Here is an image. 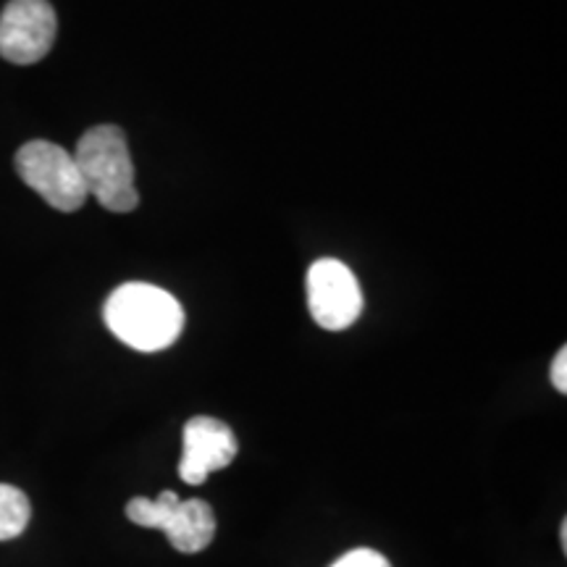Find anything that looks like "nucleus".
<instances>
[{"label": "nucleus", "mask_w": 567, "mask_h": 567, "mask_svg": "<svg viewBox=\"0 0 567 567\" xmlns=\"http://www.w3.org/2000/svg\"><path fill=\"white\" fill-rule=\"evenodd\" d=\"M87 195L95 197L105 210L130 213L140 205L134 184V163L126 145V134L118 126H92L82 134L74 153Z\"/></svg>", "instance_id": "obj_2"}, {"label": "nucleus", "mask_w": 567, "mask_h": 567, "mask_svg": "<svg viewBox=\"0 0 567 567\" xmlns=\"http://www.w3.org/2000/svg\"><path fill=\"white\" fill-rule=\"evenodd\" d=\"M111 334L137 352H161L182 337L184 308L166 289L130 281L113 289L103 308Z\"/></svg>", "instance_id": "obj_1"}, {"label": "nucleus", "mask_w": 567, "mask_h": 567, "mask_svg": "<svg viewBox=\"0 0 567 567\" xmlns=\"http://www.w3.org/2000/svg\"><path fill=\"white\" fill-rule=\"evenodd\" d=\"M176 502H179V494H174V492H163V494H158V499L134 496L130 505H126V517L142 528H158L161 530Z\"/></svg>", "instance_id": "obj_9"}, {"label": "nucleus", "mask_w": 567, "mask_h": 567, "mask_svg": "<svg viewBox=\"0 0 567 567\" xmlns=\"http://www.w3.org/2000/svg\"><path fill=\"white\" fill-rule=\"evenodd\" d=\"M237 436L224 421L210 415L189 417L184 425V450L179 476L184 484L200 486L210 473L224 471L237 457Z\"/></svg>", "instance_id": "obj_6"}, {"label": "nucleus", "mask_w": 567, "mask_h": 567, "mask_svg": "<svg viewBox=\"0 0 567 567\" xmlns=\"http://www.w3.org/2000/svg\"><path fill=\"white\" fill-rule=\"evenodd\" d=\"M32 517V505L27 494L17 486L0 484V542H11L24 534Z\"/></svg>", "instance_id": "obj_8"}, {"label": "nucleus", "mask_w": 567, "mask_h": 567, "mask_svg": "<svg viewBox=\"0 0 567 567\" xmlns=\"http://www.w3.org/2000/svg\"><path fill=\"white\" fill-rule=\"evenodd\" d=\"M308 308L313 321L326 331H344L363 313V289L350 266L337 258H321L310 266Z\"/></svg>", "instance_id": "obj_4"}, {"label": "nucleus", "mask_w": 567, "mask_h": 567, "mask_svg": "<svg viewBox=\"0 0 567 567\" xmlns=\"http://www.w3.org/2000/svg\"><path fill=\"white\" fill-rule=\"evenodd\" d=\"M331 567H392L389 559L375 549H352L337 559Z\"/></svg>", "instance_id": "obj_10"}, {"label": "nucleus", "mask_w": 567, "mask_h": 567, "mask_svg": "<svg viewBox=\"0 0 567 567\" xmlns=\"http://www.w3.org/2000/svg\"><path fill=\"white\" fill-rule=\"evenodd\" d=\"M17 172L27 187L34 189L51 208L74 213L87 203V187H84L74 155L63 151L61 145L48 140H32L17 153Z\"/></svg>", "instance_id": "obj_3"}, {"label": "nucleus", "mask_w": 567, "mask_h": 567, "mask_svg": "<svg viewBox=\"0 0 567 567\" xmlns=\"http://www.w3.org/2000/svg\"><path fill=\"white\" fill-rule=\"evenodd\" d=\"M559 536H563V549H567V523H563V528H559Z\"/></svg>", "instance_id": "obj_12"}, {"label": "nucleus", "mask_w": 567, "mask_h": 567, "mask_svg": "<svg viewBox=\"0 0 567 567\" xmlns=\"http://www.w3.org/2000/svg\"><path fill=\"white\" fill-rule=\"evenodd\" d=\"M161 530L176 551L195 555L208 547L216 536V513L205 499H179Z\"/></svg>", "instance_id": "obj_7"}, {"label": "nucleus", "mask_w": 567, "mask_h": 567, "mask_svg": "<svg viewBox=\"0 0 567 567\" xmlns=\"http://www.w3.org/2000/svg\"><path fill=\"white\" fill-rule=\"evenodd\" d=\"M59 19L48 0H11L0 13V55L30 66L51 53Z\"/></svg>", "instance_id": "obj_5"}, {"label": "nucleus", "mask_w": 567, "mask_h": 567, "mask_svg": "<svg viewBox=\"0 0 567 567\" xmlns=\"http://www.w3.org/2000/svg\"><path fill=\"white\" fill-rule=\"evenodd\" d=\"M551 384H555L557 392H567V350L557 352L555 363H551Z\"/></svg>", "instance_id": "obj_11"}]
</instances>
